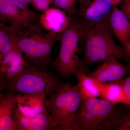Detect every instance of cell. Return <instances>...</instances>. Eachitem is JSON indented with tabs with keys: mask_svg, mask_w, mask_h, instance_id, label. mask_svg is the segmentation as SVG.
Masks as SVG:
<instances>
[{
	"mask_svg": "<svg viewBox=\"0 0 130 130\" xmlns=\"http://www.w3.org/2000/svg\"><path fill=\"white\" fill-rule=\"evenodd\" d=\"M6 78L4 76H0V103L2 101L3 98L2 91L5 88Z\"/></svg>",
	"mask_w": 130,
	"mask_h": 130,
	"instance_id": "obj_26",
	"label": "cell"
},
{
	"mask_svg": "<svg viewBox=\"0 0 130 130\" xmlns=\"http://www.w3.org/2000/svg\"><path fill=\"white\" fill-rule=\"evenodd\" d=\"M96 83L100 90L101 98L113 104L128 105L123 86L120 81L105 83Z\"/></svg>",
	"mask_w": 130,
	"mask_h": 130,
	"instance_id": "obj_16",
	"label": "cell"
},
{
	"mask_svg": "<svg viewBox=\"0 0 130 130\" xmlns=\"http://www.w3.org/2000/svg\"><path fill=\"white\" fill-rule=\"evenodd\" d=\"M90 70L78 69L73 75L77 78L82 98H98L101 97V93L96 82L89 76Z\"/></svg>",
	"mask_w": 130,
	"mask_h": 130,
	"instance_id": "obj_15",
	"label": "cell"
},
{
	"mask_svg": "<svg viewBox=\"0 0 130 130\" xmlns=\"http://www.w3.org/2000/svg\"><path fill=\"white\" fill-rule=\"evenodd\" d=\"M82 101L79 86L69 82L44 100L46 111L50 114L56 130H77L74 117Z\"/></svg>",
	"mask_w": 130,
	"mask_h": 130,
	"instance_id": "obj_3",
	"label": "cell"
},
{
	"mask_svg": "<svg viewBox=\"0 0 130 130\" xmlns=\"http://www.w3.org/2000/svg\"><path fill=\"white\" fill-rule=\"evenodd\" d=\"M130 73V66L125 65L118 60L111 58L102 62L95 70L88 74L100 83L118 82Z\"/></svg>",
	"mask_w": 130,
	"mask_h": 130,
	"instance_id": "obj_9",
	"label": "cell"
},
{
	"mask_svg": "<svg viewBox=\"0 0 130 130\" xmlns=\"http://www.w3.org/2000/svg\"><path fill=\"white\" fill-rule=\"evenodd\" d=\"M15 94L16 109L25 117L33 118L46 111L44 100L46 96L44 94Z\"/></svg>",
	"mask_w": 130,
	"mask_h": 130,
	"instance_id": "obj_11",
	"label": "cell"
},
{
	"mask_svg": "<svg viewBox=\"0 0 130 130\" xmlns=\"http://www.w3.org/2000/svg\"><path fill=\"white\" fill-rule=\"evenodd\" d=\"M53 2L54 0H32L30 4L36 10L42 13L49 8Z\"/></svg>",
	"mask_w": 130,
	"mask_h": 130,
	"instance_id": "obj_21",
	"label": "cell"
},
{
	"mask_svg": "<svg viewBox=\"0 0 130 130\" xmlns=\"http://www.w3.org/2000/svg\"><path fill=\"white\" fill-rule=\"evenodd\" d=\"M83 0H54L53 4L57 7L63 9L69 18L72 17L77 13L76 8L77 3H80Z\"/></svg>",
	"mask_w": 130,
	"mask_h": 130,
	"instance_id": "obj_20",
	"label": "cell"
},
{
	"mask_svg": "<svg viewBox=\"0 0 130 130\" xmlns=\"http://www.w3.org/2000/svg\"><path fill=\"white\" fill-rule=\"evenodd\" d=\"M113 130H130V105L121 104Z\"/></svg>",
	"mask_w": 130,
	"mask_h": 130,
	"instance_id": "obj_18",
	"label": "cell"
},
{
	"mask_svg": "<svg viewBox=\"0 0 130 130\" xmlns=\"http://www.w3.org/2000/svg\"><path fill=\"white\" fill-rule=\"evenodd\" d=\"M114 6L111 0H83L79 3L77 13L81 20L83 30L108 21Z\"/></svg>",
	"mask_w": 130,
	"mask_h": 130,
	"instance_id": "obj_8",
	"label": "cell"
},
{
	"mask_svg": "<svg viewBox=\"0 0 130 130\" xmlns=\"http://www.w3.org/2000/svg\"><path fill=\"white\" fill-rule=\"evenodd\" d=\"M0 76H4L2 72L1 63V60H0Z\"/></svg>",
	"mask_w": 130,
	"mask_h": 130,
	"instance_id": "obj_28",
	"label": "cell"
},
{
	"mask_svg": "<svg viewBox=\"0 0 130 130\" xmlns=\"http://www.w3.org/2000/svg\"><path fill=\"white\" fill-rule=\"evenodd\" d=\"M9 94L7 107L0 119V130H20L15 114L16 94Z\"/></svg>",
	"mask_w": 130,
	"mask_h": 130,
	"instance_id": "obj_17",
	"label": "cell"
},
{
	"mask_svg": "<svg viewBox=\"0 0 130 130\" xmlns=\"http://www.w3.org/2000/svg\"><path fill=\"white\" fill-rule=\"evenodd\" d=\"M12 47V42L9 32L5 26L0 23V60L1 66L3 57Z\"/></svg>",
	"mask_w": 130,
	"mask_h": 130,
	"instance_id": "obj_19",
	"label": "cell"
},
{
	"mask_svg": "<svg viewBox=\"0 0 130 130\" xmlns=\"http://www.w3.org/2000/svg\"><path fill=\"white\" fill-rule=\"evenodd\" d=\"M120 9L130 21V0H123Z\"/></svg>",
	"mask_w": 130,
	"mask_h": 130,
	"instance_id": "obj_24",
	"label": "cell"
},
{
	"mask_svg": "<svg viewBox=\"0 0 130 130\" xmlns=\"http://www.w3.org/2000/svg\"><path fill=\"white\" fill-rule=\"evenodd\" d=\"M122 1L123 0H111L112 2H113V3L114 6H116V5L118 4L120 2Z\"/></svg>",
	"mask_w": 130,
	"mask_h": 130,
	"instance_id": "obj_27",
	"label": "cell"
},
{
	"mask_svg": "<svg viewBox=\"0 0 130 130\" xmlns=\"http://www.w3.org/2000/svg\"><path fill=\"white\" fill-rule=\"evenodd\" d=\"M108 22L112 34L127 50L130 57V21L121 9L113 7Z\"/></svg>",
	"mask_w": 130,
	"mask_h": 130,
	"instance_id": "obj_10",
	"label": "cell"
},
{
	"mask_svg": "<svg viewBox=\"0 0 130 130\" xmlns=\"http://www.w3.org/2000/svg\"><path fill=\"white\" fill-rule=\"evenodd\" d=\"M25 64L19 72L6 79L5 88L8 93L44 94L46 97L64 86L68 82L51 71L48 66L37 64L24 56Z\"/></svg>",
	"mask_w": 130,
	"mask_h": 130,
	"instance_id": "obj_2",
	"label": "cell"
},
{
	"mask_svg": "<svg viewBox=\"0 0 130 130\" xmlns=\"http://www.w3.org/2000/svg\"><path fill=\"white\" fill-rule=\"evenodd\" d=\"M40 14L31 10L20 9L11 0H0V23H8L7 27L11 35L19 36L40 25Z\"/></svg>",
	"mask_w": 130,
	"mask_h": 130,
	"instance_id": "obj_7",
	"label": "cell"
},
{
	"mask_svg": "<svg viewBox=\"0 0 130 130\" xmlns=\"http://www.w3.org/2000/svg\"><path fill=\"white\" fill-rule=\"evenodd\" d=\"M83 67L86 70L91 65L114 58L125 61L130 66L127 50L115 41L108 21L101 22L93 28L83 30Z\"/></svg>",
	"mask_w": 130,
	"mask_h": 130,
	"instance_id": "obj_1",
	"label": "cell"
},
{
	"mask_svg": "<svg viewBox=\"0 0 130 130\" xmlns=\"http://www.w3.org/2000/svg\"><path fill=\"white\" fill-rule=\"evenodd\" d=\"M10 96V94L8 93L5 97L3 98L2 101L0 103V119L5 112V109L8 104Z\"/></svg>",
	"mask_w": 130,
	"mask_h": 130,
	"instance_id": "obj_25",
	"label": "cell"
},
{
	"mask_svg": "<svg viewBox=\"0 0 130 130\" xmlns=\"http://www.w3.org/2000/svg\"><path fill=\"white\" fill-rule=\"evenodd\" d=\"M19 49L13 46L3 59L2 72L6 79L13 76L23 67L25 64L24 56Z\"/></svg>",
	"mask_w": 130,
	"mask_h": 130,
	"instance_id": "obj_14",
	"label": "cell"
},
{
	"mask_svg": "<svg viewBox=\"0 0 130 130\" xmlns=\"http://www.w3.org/2000/svg\"><path fill=\"white\" fill-rule=\"evenodd\" d=\"M15 114L20 130H56L46 111L36 117L28 118L21 114L16 107Z\"/></svg>",
	"mask_w": 130,
	"mask_h": 130,
	"instance_id": "obj_13",
	"label": "cell"
},
{
	"mask_svg": "<svg viewBox=\"0 0 130 130\" xmlns=\"http://www.w3.org/2000/svg\"><path fill=\"white\" fill-rule=\"evenodd\" d=\"M41 25L32 28L20 36L9 34L13 46L19 49L32 63L48 66L51 63L52 51L55 43L59 41L61 33L45 32Z\"/></svg>",
	"mask_w": 130,
	"mask_h": 130,
	"instance_id": "obj_5",
	"label": "cell"
},
{
	"mask_svg": "<svg viewBox=\"0 0 130 130\" xmlns=\"http://www.w3.org/2000/svg\"><path fill=\"white\" fill-rule=\"evenodd\" d=\"M82 32L81 20L77 13L70 18L67 27L61 32L58 55L50 63L60 78L68 79L78 69L88 70L83 67L81 59L77 54Z\"/></svg>",
	"mask_w": 130,
	"mask_h": 130,
	"instance_id": "obj_4",
	"label": "cell"
},
{
	"mask_svg": "<svg viewBox=\"0 0 130 130\" xmlns=\"http://www.w3.org/2000/svg\"><path fill=\"white\" fill-rule=\"evenodd\" d=\"M98 98H82L74 116L77 130H113L120 105Z\"/></svg>",
	"mask_w": 130,
	"mask_h": 130,
	"instance_id": "obj_6",
	"label": "cell"
},
{
	"mask_svg": "<svg viewBox=\"0 0 130 130\" xmlns=\"http://www.w3.org/2000/svg\"><path fill=\"white\" fill-rule=\"evenodd\" d=\"M120 82L123 86L128 105H130V73L127 76L125 77Z\"/></svg>",
	"mask_w": 130,
	"mask_h": 130,
	"instance_id": "obj_22",
	"label": "cell"
},
{
	"mask_svg": "<svg viewBox=\"0 0 130 130\" xmlns=\"http://www.w3.org/2000/svg\"><path fill=\"white\" fill-rule=\"evenodd\" d=\"M70 18L66 13L58 7H49L40 14V23L44 30L60 33L67 27Z\"/></svg>",
	"mask_w": 130,
	"mask_h": 130,
	"instance_id": "obj_12",
	"label": "cell"
},
{
	"mask_svg": "<svg viewBox=\"0 0 130 130\" xmlns=\"http://www.w3.org/2000/svg\"><path fill=\"white\" fill-rule=\"evenodd\" d=\"M19 8L25 11L31 9L28 7V5L30 4L32 0H11Z\"/></svg>",
	"mask_w": 130,
	"mask_h": 130,
	"instance_id": "obj_23",
	"label": "cell"
}]
</instances>
